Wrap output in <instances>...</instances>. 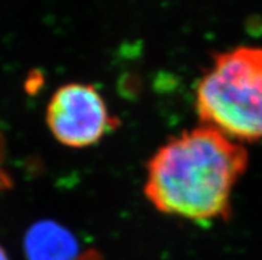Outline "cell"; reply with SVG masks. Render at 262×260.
<instances>
[{
	"label": "cell",
	"mask_w": 262,
	"mask_h": 260,
	"mask_svg": "<svg viewBox=\"0 0 262 260\" xmlns=\"http://www.w3.org/2000/svg\"><path fill=\"white\" fill-rule=\"evenodd\" d=\"M196 109L204 126L234 141L262 139V48L219 53L197 86Z\"/></svg>",
	"instance_id": "obj_2"
},
{
	"label": "cell",
	"mask_w": 262,
	"mask_h": 260,
	"mask_svg": "<svg viewBox=\"0 0 262 260\" xmlns=\"http://www.w3.org/2000/svg\"><path fill=\"white\" fill-rule=\"evenodd\" d=\"M0 260H8V257H7L6 252H4V251L2 250V247H0Z\"/></svg>",
	"instance_id": "obj_6"
},
{
	"label": "cell",
	"mask_w": 262,
	"mask_h": 260,
	"mask_svg": "<svg viewBox=\"0 0 262 260\" xmlns=\"http://www.w3.org/2000/svg\"><path fill=\"white\" fill-rule=\"evenodd\" d=\"M28 260H76V244L53 223L37 224L27 237Z\"/></svg>",
	"instance_id": "obj_4"
},
{
	"label": "cell",
	"mask_w": 262,
	"mask_h": 260,
	"mask_svg": "<svg viewBox=\"0 0 262 260\" xmlns=\"http://www.w3.org/2000/svg\"><path fill=\"white\" fill-rule=\"evenodd\" d=\"M47 124L53 137L68 148L95 145L117 126L96 88L77 83L53 93L47 106Z\"/></svg>",
	"instance_id": "obj_3"
},
{
	"label": "cell",
	"mask_w": 262,
	"mask_h": 260,
	"mask_svg": "<svg viewBox=\"0 0 262 260\" xmlns=\"http://www.w3.org/2000/svg\"><path fill=\"white\" fill-rule=\"evenodd\" d=\"M248 162L241 142L199 126L169 139L150 158L145 195L164 214L194 222L225 219Z\"/></svg>",
	"instance_id": "obj_1"
},
{
	"label": "cell",
	"mask_w": 262,
	"mask_h": 260,
	"mask_svg": "<svg viewBox=\"0 0 262 260\" xmlns=\"http://www.w3.org/2000/svg\"><path fill=\"white\" fill-rule=\"evenodd\" d=\"M12 184L10 174L4 168V149H3V138L0 135V193L4 190H8Z\"/></svg>",
	"instance_id": "obj_5"
}]
</instances>
